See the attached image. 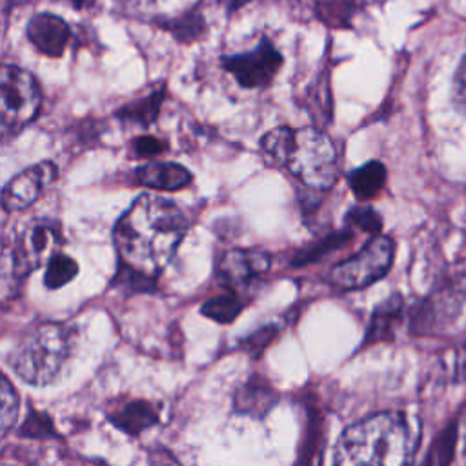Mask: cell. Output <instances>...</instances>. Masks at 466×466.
Returning a JSON list of instances; mask_svg holds the SVG:
<instances>
[{
    "instance_id": "obj_1",
    "label": "cell",
    "mask_w": 466,
    "mask_h": 466,
    "mask_svg": "<svg viewBox=\"0 0 466 466\" xmlns=\"http://www.w3.org/2000/svg\"><path fill=\"white\" fill-rule=\"evenodd\" d=\"M186 228V217L171 200L140 195L115 226L122 266L155 279L175 255Z\"/></svg>"
},
{
    "instance_id": "obj_2",
    "label": "cell",
    "mask_w": 466,
    "mask_h": 466,
    "mask_svg": "<svg viewBox=\"0 0 466 466\" xmlns=\"http://www.w3.org/2000/svg\"><path fill=\"white\" fill-rule=\"evenodd\" d=\"M417 446V422L402 411H379L340 433L331 466H411Z\"/></svg>"
},
{
    "instance_id": "obj_3",
    "label": "cell",
    "mask_w": 466,
    "mask_h": 466,
    "mask_svg": "<svg viewBox=\"0 0 466 466\" xmlns=\"http://www.w3.org/2000/svg\"><path fill=\"white\" fill-rule=\"evenodd\" d=\"M260 146L311 189H329L337 180V151L331 138L320 129L273 127L260 138Z\"/></svg>"
},
{
    "instance_id": "obj_4",
    "label": "cell",
    "mask_w": 466,
    "mask_h": 466,
    "mask_svg": "<svg viewBox=\"0 0 466 466\" xmlns=\"http://www.w3.org/2000/svg\"><path fill=\"white\" fill-rule=\"evenodd\" d=\"M75 350V329L62 322H42L15 344L9 364L27 384L46 386L60 377Z\"/></svg>"
},
{
    "instance_id": "obj_5",
    "label": "cell",
    "mask_w": 466,
    "mask_h": 466,
    "mask_svg": "<svg viewBox=\"0 0 466 466\" xmlns=\"http://www.w3.org/2000/svg\"><path fill=\"white\" fill-rule=\"evenodd\" d=\"M62 246L60 226L53 220H35L27 224L13 242L11 249L4 248L2 260V297L7 300L27 273L47 264L58 255Z\"/></svg>"
},
{
    "instance_id": "obj_6",
    "label": "cell",
    "mask_w": 466,
    "mask_h": 466,
    "mask_svg": "<svg viewBox=\"0 0 466 466\" xmlns=\"http://www.w3.org/2000/svg\"><path fill=\"white\" fill-rule=\"evenodd\" d=\"M42 104L35 78L18 66L5 64L0 73V124L2 135L13 137L29 126Z\"/></svg>"
},
{
    "instance_id": "obj_7",
    "label": "cell",
    "mask_w": 466,
    "mask_h": 466,
    "mask_svg": "<svg viewBox=\"0 0 466 466\" xmlns=\"http://www.w3.org/2000/svg\"><path fill=\"white\" fill-rule=\"evenodd\" d=\"M393 253V240L384 235H375L359 253L339 262L331 269L329 279L335 286L342 289L366 288L390 271Z\"/></svg>"
},
{
    "instance_id": "obj_8",
    "label": "cell",
    "mask_w": 466,
    "mask_h": 466,
    "mask_svg": "<svg viewBox=\"0 0 466 466\" xmlns=\"http://www.w3.org/2000/svg\"><path fill=\"white\" fill-rule=\"evenodd\" d=\"M282 56L269 40H260L251 51L222 58V66L244 87L268 86L280 69Z\"/></svg>"
},
{
    "instance_id": "obj_9",
    "label": "cell",
    "mask_w": 466,
    "mask_h": 466,
    "mask_svg": "<svg viewBox=\"0 0 466 466\" xmlns=\"http://www.w3.org/2000/svg\"><path fill=\"white\" fill-rule=\"evenodd\" d=\"M56 166L49 160L25 167L5 184L2 191L4 209L20 211L29 208L56 180Z\"/></svg>"
},
{
    "instance_id": "obj_10",
    "label": "cell",
    "mask_w": 466,
    "mask_h": 466,
    "mask_svg": "<svg viewBox=\"0 0 466 466\" xmlns=\"http://www.w3.org/2000/svg\"><path fill=\"white\" fill-rule=\"evenodd\" d=\"M268 268L269 257L262 249H229L218 262V279L229 288H242Z\"/></svg>"
},
{
    "instance_id": "obj_11",
    "label": "cell",
    "mask_w": 466,
    "mask_h": 466,
    "mask_svg": "<svg viewBox=\"0 0 466 466\" xmlns=\"http://www.w3.org/2000/svg\"><path fill=\"white\" fill-rule=\"evenodd\" d=\"M67 24L51 13H38L27 24L29 42L47 56H60L69 42Z\"/></svg>"
},
{
    "instance_id": "obj_12",
    "label": "cell",
    "mask_w": 466,
    "mask_h": 466,
    "mask_svg": "<svg viewBox=\"0 0 466 466\" xmlns=\"http://www.w3.org/2000/svg\"><path fill=\"white\" fill-rule=\"evenodd\" d=\"M279 393L273 386L258 375L246 379L233 393V410L251 419L266 417L277 404Z\"/></svg>"
},
{
    "instance_id": "obj_13",
    "label": "cell",
    "mask_w": 466,
    "mask_h": 466,
    "mask_svg": "<svg viewBox=\"0 0 466 466\" xmlns=\"http://www.w3.org/2000/svg\"><path fill=\"white\" fill-rule=\"evenodd\" d=\"M135 180L157 191H178L191 182V173L175 162H147L135 171Z\"/></svg>"
},
{
    "instance_id": "obj_14",
    "label": "cell",
    "mask_w": 466,
    "mask_h": 466,
    "mask_svg": "<svg viewBox=\"0 0 466 466\" xmlns=\"http://www.w3.org/2000/svg\"><path fill=\"white\" fill-rule=\"evenodd\" d=\"M107 419L120 431H124L131 437H137L144 430H149L155 424H158V410L151 402L137 399V400H129V402L122 404L120 408H116L115 411H111L107 415Z\"/></svg>"
},
{
    "instance_id": "obj_15",
    "label": "cell",
    "mask_w": 466,
    "mask_h": 466,
    "mask_svg": "<svg viewBox=\"0 0 466 466\" xmlns=\"http://www.w3.org/2000/svg\"><path fill=\"white\" fill-rule=\"evenodd\" d=\"M400 311H402V299L399 295H391L388 300L377 306V309L371 315L364 344H375V342L391 339L400 320Z\"/></svg>"
},
{
    "instance_id": "obj_16",
    "label": "cell",
    "mask_w": 466,
    "mask_h": 466,
    "mask_svg": "<svg viewBox=\"0 0 466 466\" xmlns=\"http://www.w3.org/2000/svg\"><path fill=\"white\" fill-rule=\"evenodd\" d=\"M386 182V167L379 160H370L350 173L348 184L353 195L360 200H370L380 193Z\"/></svg>"
},
{
    "instance_id": "obj_17",
    "label": "cell",
    "mask_w": 466,
    "mask_h": 466,
    "mask_svg": "<svg viewBox=\"0 0 466 466\" xmlns=\"http://www.w3.org/2000/svg\"><path fill=\"white\" fill-rule=\"evenodd\" d=\"M164 100V91H155L149 93L146 96H140L129 104H126L124 107L118 109L116 116L120 120L137 124V126H149L151 122H155L158 111H160V104Z\"/></svg>"
},
{
    "instance_id": "obj_18",
    "label": "cell",
    "mask_w": 466,
    "mask_h": 466,
    "mask_svg": "<svg viewBox=\"0 0 466 466\" xmlns=\"http://www.w3.org/2000/svg\"><path fill=\"white\" fill-rule=\"evenodd\" d=\"M242 302L235 297V295H218V297H213L209 300H206L200 308L202 315L215 320V322H220V324H229L233 322L240 311H242Z\"/></svg>"
},
{
    "instance_id": "obj_19",
    "label": "cell",
    "mask_w": 466,
    "mask_h": 466,
    "mask_svg": "<svg viewBox=\"0 0 466 466\" xmlns=\"http://www.w3.org/2000/svg\"><path fill=\"white\" fill-rule=\"evenodd\" d=\"M76 271H78L76 262L71 257H67L64 253H58L47 262L46 275H44V284L49 289H58V288L66 286L69 280H73Z\"/></svg>"
},
{
    "instance_id": "obj_20",
    "label": "cell",
    "mask_w": 466,
    "mask_h": 466,
    "mask_svg": "<svg viewBox=\"0 0 466 466\" xmlns=\"http://www.w3.org/2000/svg\"><path fill=\"white\" fill-rule=\"evenodd\" d=\"M0 426L2 433L5 435L16 422L18 417V408H20V399L15 390V386L9 382L7 377H2V386H0Z\"/></svg>"
},
{
    "instance_id": "obj_21",
    "label": "cell",
    "mask_w": 466,
    "mask_h": 466,
    "mask_svg": "<svg viewBox=\"0 0 466 466\" xmlns=\"http://www.w3.org/2000/svg\"><path fill=\"white\" fill-rule=\"evenodd\" d=\"M346 224L350 228H357L362 229L366 233H371L373 237L379 235L380 228H382V218L380 215L370 208V206H355L348 211L346 215Z\"/></svg>"
},
{
    "instance_id": "obj_22",
    "label": "cell",
    "mask_w": 466,
    "mask_h": 466,
    "mask_svg": "<svg viewBox=\"0 0 466 466\" xmlns=\"http://www.w3.org/2000/svg\"><path fill=\"white\" fill-rule=\"evenodd\" d=\"M348 238H350V233H348V231L333 233V235L322 238L320 242H317V244L306 248L304 251H300V253L297 255V258H295L293 264H297V266H299V264H309V262L317 260L319 257H324V253H328V251H331V249H337V248L342 246Z\"/></svg>"
},
{
    "instance_id": "obj_23",
    "label": "cell",
    "mask_w": 466,
    "mask_h": 466,
    "mask_svg": "<svg viewBox=\"0 0 466 466\" xmlns=\"http://www.w3.org/2000/svg\"><path fill=\"white\" fill-rule=\"evenodd\" d=\"M20 435L33 437V439H46V437H56V431L47 415L31 410L25 422L20 426Z\"/></svg>"
},
{
    "instance_id": "obj_24",
    "label": "cell",
    "mask_w": 466,
    "mask_h": 466,
    "mask_svg": "<svg viewBox=\"0 0 466 466\" xmlns=\"http://www.w3.org/2000/svg\"><path fill=\"white\" fill-rule=\"evenodd\" d=\"M167 149V142L157 137H138L131 142V151L135 157L144 158V157H155L160 155Z\"/></svg>"
},
{
    "instance_id": "obj_25",
    "label": "cell",
    "mask_w": 466,
    "mask_h": 466,
    "mask_svg": "<svg viewBox=\"0 0 466 466\" xmlns=\"http://www.w3.org/2000/svg\"><path fill=\"white\" fill-rule=\"evenodd\" d=\"M451 98L455 107L466 115V55L462 56L455 78H453V91H451Z\"/></svg>"
},
{
    "instance_id": "obj_26",
    "label": "cell",
    "mask_w": 466,
    "mask_h": 466,
    "mask_svg": "<svg viewBox=\"0 0 466 466\" xmlns=\"http://www.w3.org/2000/svg\"><path fill=\"white\" fill-rule=\"evenodd\" d=\"M275 335H277L275 326H264V328L253 331V333L244 340V350H246L248 353H260V351L273 340Z\"/></svg>"
},
{
    "instance_id": "obj_27",
    "label": "cell",
    "mask_w": 466,
    "mask_h": 466,
    "mask_svg": "<svg viewBox=\"0 0 466 466\" xmlns=\"http://www.w3.org/2000/svg\"><path fill=\"white\" fill-rule=\"evenodd\" d=\"M149 466H182V464L166 448H155L149 451Z\"/></svg>"
},
{
    "instance_id": "obj_28",
    "label": "cell",
    "mask_w": 466,
    "mask_h": 466,
    "mask_svg": "<svg viewBox=\"0 0 466 466\" xmlns=\"http://www.w3.org/2000/svg\"><path fill=\"white\" fill-rule=\"evenodd\" d=\"M67 2H71L75 7H78V9H80V7H84L89 0H67Z\"/></svg>"
},
{
    "instance_id": "obj_29",
    "label": "cell",
    "mask_w": 466,
    "mask_h": 466,
    "mask_svg": "<svg viewBox=\"0 0 466 466\" xmlns=\"http://www.w3.org/2000/svg\"><path fill=\"white\" fill-rule=\"evenodd\" d=\"M464 457H466V448H464Z\"/></svg>"
}]
</instances>
